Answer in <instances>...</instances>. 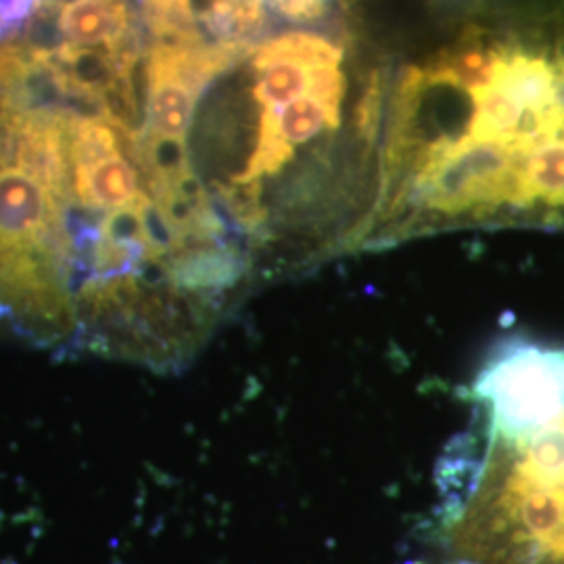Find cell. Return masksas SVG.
<instances>
[{"label":"cell","mask_w":564,"mask_h":564,"mask_svg":"<svg viewBox=\"0 0 564 564\" xmlns=\"http://www.w3.org/2000/svg\"><path fill=\"white\" fill-rule=\"evenodd\" d=\"M391 65L360 253L458 230H564V0H447Z\"/></svg>","instance_id":"cell-1"},{"label":"cell","mask_w":564,"mask_h":564,"mask_svg":"<svg viewBox=\"0 0 564 564\" xmlns=\"http://www.w3.org/2000/svg\"><path fill=\"white\" fill-rule=\"evenodd\" d=\"M389 72L351 11L289 25L228 69L235 101L193 120V170L260 284L360 253L379 195Z\"/></svg>","instance_id":"cell-2"},{"label":"cell","mask_w":564,"mask_h":564,"mask_svg":"<svg viewBox=\"0 0 564 564\" xmlns=\"http://www.w3.org/2000/svg\"><path fill=\"white\" fill-rule=\"evenodd\" d=\"M437 463L445 564H564V345L496 343Z\"/></svg>","instance_id":"cell-3"},{"label":"cell","mask_w":564,"mask_h":564,"mask_svg":"<svg viewBox=\"0 0 564 564\" xmlns=\"http://www.w3.org/2000/svg\"><path fill=\"white\" fill-rule=\"evenodd\" d=\"M13 36L57 101L141 128L142 41L132 0H39Z\"/></svg>","instance_id":"cell-4"},{"label":"cell","mask_w":564,"mask_h":564,"mask_svg":"<svg viewBox=\"0 0 564 564\" xmlns=\"http://www.w3.org/2000/svg\"><path fill=\"white\" fill-rule=\"evenodd\" d=\"M151 39L203 34L195 0H137Z\"/></svg>","instance_id":"cell-5"},{"label":"cell","mask_w":564,"mask_h":564,"mask_svg":"<svg viewBox=\"0 0 564 564\" xmlns=\"http://www.w3.org/2000/svg\"><path fill=\"white\" fill-rule=\"evenodd\" d=\"M270 20L286 25H323L351 11L349 0H263Z\"/></svg>","instance_id":"cell-6"},{"label":"cell","mask_w":564,"mask_h":564,"mask_svg":"<svg viewBox=\"0 0 564 564\" xmlns=\"http://www.w3.org/2000/svg\"><path fill=\"white\" fill-rule=\"evenodd\" d=\"M412 564H424V563H412Z\"/></svg>","instance_id":"cell-7"}]
</instances>
